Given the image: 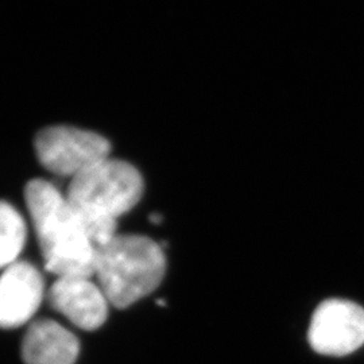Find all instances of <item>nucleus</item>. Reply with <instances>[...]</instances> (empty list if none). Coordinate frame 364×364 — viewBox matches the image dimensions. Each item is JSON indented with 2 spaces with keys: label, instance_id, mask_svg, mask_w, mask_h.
Returning <instances> with one entry per match:
<instances>
[{
  "label": "nucleus",
  "instance_id": "423d86ee",
  "mask_svg": "<svg viewBox=\"0 0 364 364\" xmlns=\"http://www.w3.org/2000/svg\"><path fill=\"white\" fill-rule=\"evenodd\" d=\"M49 304L55 312L84 331H96L107 320L108 299L90 277H57L48 293Z\"/></svg>",
  "mask_w": 364,
  "mask_h": 364
},
{
  "label": "nucleus",
  "instance_id": "1a4fd4ad",
  "mask_svg": "<svg viewBox=\"0 0 364 364\" xmlns=\"http://www.w3.org/2000/svg\"><path fill=\"white\" fill-rule=\"evenodd\" d=\"M27 227L18 209L0 201V269H7L26 245Z\"/></svg>",
  "mask_w": 364,
  "mask_h": 364
},
{
  "label": "nucleus",
  "instance_id": "9d476101",
  "mask_svg": "<svg viewBox=\"0 0 364 364\" xmlns=\"http://www.w3.org/2000/svg\"><path fill=\"white\" fill-rule=\"evenodd\" d=\"M150 221H151L153 224H159V223L162 221V216H161V215H156V213L150 215Z\"/></svg>",
  "mask_w": 364,
  "mask_h": 364
},
{
  "label": "nucleus",
  "instance_id": "6e6552de",
  "mask_svg": "<svg viewBox=\"0 0 364 364\" xmlns=\"http://www.w3.org/2000/svg\"><path fill=\"white\" fill-rule=\"evenodd\" d=\"M78 352L77 338L53 320L33 323L22 343V358L26 364H75Z\"/></svg>",
  "mask_w": 364,
  "mask_h": 364
},
{
  "label": "nucleus",
  "instance_id": "39448f33",
  "mask_svg": "<svg viewBox=\"0 0 364 364\" xmlns=\"http://www.w3.org/2000/svg\"><path fill=\"white\" fill-rule=\"evenodd\" d=\"M312 350L326 356H347L364 344V308L348 299L321 302L308 331Z\"/></svg>",
  "mask_w": 364,
  "mask_h": 364
},
{
  "label": "nucleus",
  "instance_id": "0eeeda50",
  "mask_svg": "<svg viewBox=\"0 0 364 364\" xmlns=\"http://www.w3.org/2000/svg\"><path fill=\"white\" fill-rule=\"evenodd\" d=\"M45 285L42 274L28 262H15L0 275V328H18L38 311Z\"/></svg>",
  "mask_w": 364,
  "mask_h": 364
},
{
  "label": "nucleus",
  "instance_id": "f03ea898",
  "mask_svg": "<svg viewBox=\"0 0 364 364\" xmlns=\"http://www.w3.org/2000/svg\"><path fill=\"white\" fill-rule=\"evenodd\" d=\"M144 195V180L135 166L111 156L72 178L66 198L77 213L93 245L117 236V219Z\"/></svg>",
  "mask_w": 364,
  "mask_h": 364
},
{
  "label": "nucleus",
  "instance_id": "20e7f679",
  "mask_svg": "<svg viewBox=\"0 0 364 364\" xmlns=\"http://www.w3.org/2000/svg\"><path fill=\"white\" fill-rule=\"evenodd\" d=\"M34 147L45 169L70 178L111 153V144L105 136L72 126H52L39 131Z\"/></svg>",
  "mask_w": 364,
  "mask_h": 364
},
{
  "label": "nucleus",
  "instance_id": "f257e3e1",
  "mask_svg": "<svg viewBox=\"0 0 364 364\" xmlns=\"http://www.w3.org/2000/svg\"><path fill=\"white\" fill-rule=\"evenodd\" d=\"M25 198L45 267L57 277H93L96 246L66 196L52 182L33 180Z\"/></svg>",
  "mask_w": 364,
  "mask_h": 364
},
{
  "label": "nucleus",
  "instance_id": "7ed1b4c3",
  "mask_svg": "<svg viewBox=\"0 0 364 364\" xmlns=\"http://www.w3.org/2000/svg\"><path fill=\"white\" fill-rule=\"evenodd\" d=\"M166 273L164 248L142 235H117L96 247L95 274L111 305L126 309L153 293Z\"/></svg>",
  "mask_w": 364,
  "mask_h": 364
}]
</instances>
